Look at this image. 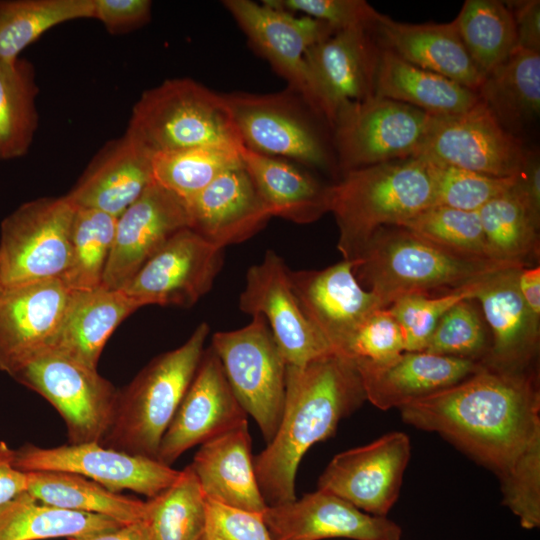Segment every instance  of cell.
Masks as SVG:
<instances>
[{"mask_svg": "<svg viewBox=\"0 0 540 540\" xmlns=\"http://www.w3.org/2000/svg\"><path fill=\"white\" fill-rule=\"evenodd\" d=\"M153 182L151 156L125 133L99 150L66 196L118 218Z\"/></svg>", "mask_w": 540, "mask_h": 540, "instance_id": "cell-28", "label": "cell"}, {"mask_svg": "<svg viewBox=\"0 0 540 540\" xmlns=\"http://www.w3.org/2000/svg\"><path fill=\"white\" fill-rule=\"evenodd\" d=\"M293 14H303L332 27L335 31L364 28L371 30L378 14L363 0H265Z\"/></svg>", "mask_w": 540, "mask_h": 540, "instance_id": "cell-48", "label": "cell"}, {"mask_svg": "<svg viewBox=\"0 0 540 540\" xmlns=\"http://www.w3.org/2000/svg\"><path fill=\"white\" fill-rule=\"evenodd\" d=\"M410 455L409 437L400 431L389 432L335 455L320 475L318 489L365 513L386 517L399 497Z\"/></svg>", "mask_w": 540, "mask_h": 540, "instance_id": "cell-16", "label": "cell"}, {"mask_svg": "<svg viewBox=\"0 0 540 540\" xmlns=\"http://www.w3.org/2000/svg\"><path fill=\"white\" fill-rule=\"evenodd\" d=\"M186 206L190 228L223 249L249 239L272 218L243 164L218 176Z\"/></svg>", "mask_w": 540, "mask_h": 540, "instance_id": "cell-25", "label": "cell"}, {"mask_svg": "<svg viewBox=\"0 0 540 540\" xmlns=\"http://www.w3.org/2000/svg\"><path fill=\"white\" fill-rule=\"evenodd\" d=\"M149 0H94V18L113 34L127 32L150 19Z\"/></svg>", "mask_w": 540, "mask_h": 540, "instance_id": "cell-50", "label": "cell"}, {"mask_svg": "<svg viewBox=\"0 0 540 540\" xmlns=\"http://www.w3.org/2000/svg\"><path fill=\"white\" fill-rule=\"evenodd\" d=\"M404 351V336L398 321L388 308H382L371 313L336 353L352 362L384 363Z\"/></svg>", "mask_w": 540, "mask_h": 540, "instance_id": "cell-47", "label": "cell"}, {"mask_svg": "<svg viewBox=\"0 0 540 540\" xmlns=\"http://www.w3.org/2000/svg\"><path fill=\"white\" fill-rule=\"evenodd\" d=\"M186 227H190L186 202L154 181L117 218L101 286L121 290L172 235Z\"/></svg>", "mask_w": 540, "mask_h": 540, "instance_id": "cell-21", "label": "cell"}, {"mask_svg": "<svg viewBox=\"0 0 540 540\" xmlns=\"http://www.w3.org/2000/svg\"><path fill=\"white\" fill-rule=\"evenodd\" d=\"M253 49L266 59L288 87L311 99L305 52L335 30L308 16H298L278 7L250 0L222 2ZM315 108V107H314ZM316 109V108H315Z\"/></svg>", "mask_w": 540, "mask_h": 540, "instance_id": "cell-20", "label": "cell"}, {"mask_svg": "<svg viewBox=\"0 0 540 540\" xmlns=\"http://www.w3.org/2000/svg\"><path fill=\"white\" fill-rule=\"evenodd\" d=\"M490 348V337L474 299L452 306L438 321L425 352L483 361Z\"/></svg>", "mask_w": 540, "mask_h": 540, "instance_id": "cell-44", "label": "cell"}, {"mask_svg": "<svg viewBox=\"0 0 540 540\" xmlns=\"http://www.w3.org/2000/svg\"><path fill=\"white\" fill-rule=\"evenodd\" d=\"M117 218L103 211L76 208L71 230V260L60 279L70 290L102 285Z\"/></svg>", "mask_w": 540, "mask_h": 540, "instance_id": "cell-42", "label": "cell"}, {"mask_svg": "<svg viewBox=\"0 0 540 540\" xmlns=\"http://www.w3.org/2000/svg\"><path fill=\"white\" fill-rule=\"evenodd\" d=\"M120 525L103 515L42 503L27 491L0 507V540H68Z\"/></svg>", "mask_w": 540, "mask_h": 540, "instance_id": "cell-35", "label": "cell"}, {"mask_svg": "<svg viewBox=\"0 0 540 540\" xmlns=\"http://www.w3.org/2000/svg\"><path fill=\"white\" fill-rule=\"evenodd\" d=\"M139 306L120 290L99 286L71 290L50 352L97 369L102 350L118 325Z\"/></svg>", "mask_w": 540, "mask_h": 540, "instance_id": "cell-30", "label": "cell"}, {"mask_svg": "<svg viewBox=\"0 0 540 540\" xmlns=\"http://www.w3.org/2000/svg\"><path fill=\"white\" fill-rule=\"evenodd\" d=\"M263 519L273 540H400L402 536L396 522L365 513L320 489L268 506Z\"/></svg>", "mask_w": 540, "mask_h": 540, "instance_id": "cell-22", "label": "cell"}, {"mask_svg": "<svg viewBox=\"0 0 540 540\" xmlns=\"http://www.w3.org/2000/svg\"><path fill=\"white\" fill-rule=\"evenodd\" d=\"M208 334V324H199L185 343L152 359L119 390L114 419L101 445L157 460L162 437L196 373Z\"/></svg>", "mask_w": 540, "mask_h": 540, "instance_id": "cell-5", "label": "cell"}, {"mask_svg": "<svg viewBox=\"0 0 540 540\" xmlns=\"http://www.w3.org/2000/svg\"><path fill=\"white\" fill-rule=\"evenodd\" d=\"M519 268L489 276L474 299L481 306L491 333L489 351L481 362L501 369L532 368L539 351L540 318L530 311L519 293Z\"/></svg>", "mask_w": 540, "mask_h": 540, "instance_id": "cell-26", "label": "cell"}, {"mask_svg": "<svg viewBox=\"0 0 540 540\" xmlns=\"http://www.w3.org/2000/svg\"><path fill=\"white\" fill-rule=\"evenodd\" d=\"M210 346L240 405L269 443L283 413L287 364L265 318L253 315L242 328L214 333Z\"/></svg>", "mask_w": 540, "mask_h": 540, "instance_id": "cell-9", "label": "cell"}, {"mask_svg": "<svg viewBox=\"0 0 540 540\" xmlns=\"http://www.w3.org/2000/svg\"><path fill=\"white\" fill-rule=\"evenodd\" d=\"M198 540L273 539L263 513L238 509L206 498L205 523Z\"/></svg>", "mask_w": 540, "mask_h": 540, "instance_id": "cell-49", "label": "cell"}, {"mask_svg": "<svg viewBox=\"0 0 540 540\" xmlns=\"http://www.w3.org/2000/svg\"><path fill=\"white\" fill-rule=\"evenodd\" d=\"M223 248L190 227L172 235L120 290L139 308H188L209 292L223 264Z\"/></svg>", "mask_w": 540, "mask_h": 540, "instance_id": "cell-12", "label": "cell"}, {"mask_svg": "<svg viewBox=\"0 0 540 540\" xmlns=\"http://www.w3.org/2000/svg\"><path fill=\"white\" fill-rule=\"evenodd\" d=\"M478 214L496 260L533 266L540 252V217L512 188L486 203Z\"/></svg>", "mask_w": 540, "mask_h": 540, "instance_id": "cell-36", "label": "cell"}, {"mask_svg": "<svg viewBox=\"0 0 540 540\" xmlns=\"http://www.w3.org/2000/svg\"><path fill=\"white\" fill-rule=\"evenodd\" d=\"M515 22L517 48L540 52V1H505Z\"/></svg>", "mask_w": 540, "mask_h": 540, "instance_id": "cell-51", "label": "cell"}, {"mask_svg": "<svg viewBox=\"0 0 540 540\" xmlns=\"http://www.w3.org/2000/svg\"><path fill=\"white\" fill-rule=\"evenodd\" d=\"M525 149L479 99L465 112L437 116L417 157L489 176L513 177Z\"/></svg>", "mask_w": 540, "mask_h": 540, "instance_id": "cell-14", "label": "cell"}, {"mask_svg": "<svg viewBox=\"0 0 540 540\" xmlns=\"http://www.w3.org/2000/svg\"><path fill=\"white\" fill-rule=\"evenodd\" d=\"M14 466L24 472L74 473L110 491L130 490L148 499L166 490L180 474V470L156 459L129 454L97 442L51 448L28 443L14 450Z\"/></svg>", "mask_w": 540, "mask_h": 540, "instance_id": "cell-13", "label": "cell"}, {"mask_svg": "<svg viewBox=\"0 0 540 540\" xmlns=\"http://www.w3.org/2000/svg\"><path fill=\"white\" fill-rule=\"evenodd\" d=\"M512 190L528 208L540 217V155L538 149H525Z\"/></svg>", "mask_w": 540, "mask_h": 540, "instance_id": "cell-52", "label": "cell"}, {"mask_svg": "<svg viewBox=\"0 0 540 540\" xmlns=\"http://www.w3.org/2000/svg\"><path fill=\"white\" fill-rule=\"evenodd\" d=\"M477 94L499 124L518 137L539 118L540 52L517 48L485 76Z\"/></svg>", "mask_w": 540, "mask_h": 540, "instance_id": "cell-33", "label": "cell"}, {"mask_svg": "<svg viewBox=\"0 0 540 540\" xmlns=\"http://www.w3.org/2000/svg\"><path fill=\"white\" fill-rule=\"evenodd\" d=\"M240 155L272 217L309 224L329 212L330 185L291 161L241 147Z\"/></svg>", "mask_w": 540, "mask_h": 540, "instance_id": "cell-31", "label": "cell"}, {"mask_svg": "<svg viewBox=\"0 0 540 540\" xmlns=\"http://www.w3.org/2000/svg\"><path fill=\"white\" fill-rule=\"evenodd\" d=\"M125 133L150 156L203 146L242 147L223 93L187 77L144 91Z\"/></svg>", "mask_w": 540, "mask_h": 540, "instance_id": "cell-6", "label": "cell"}, {"mask_svg": "<svg viewBox=\"0 0 540 540\" xmlns=\"http://www.w3.org/2000/svg\"><path fill=\"white\" fill-rule=\"evenodd\" d=\"M375 96L395 100L434 116H451L467 111L478 94L442 75L413 65L380 47Z\"/></svg>", "mask_w": 540, "mask_h": 540, "instance_id": "cell-32", "label": "cell"}, {"mask_svg": "<svg viewBox=\"0 0 540 540\" xmlns=\"http://www.w3.org/2000/svg\"><path fill=\"white\" fill-rule=\"evenodd\" d=\"M491 275L449 293L405 296L389 306V311L402 329L405 351H424L440 318L458 302L475 299Z\"/></svg>", "mask_w": 540, "mask_h": 540, "instance_id": "cell-45", "label": "cell"}, {"mask_svg": "<svg viewBox=\"0 0 540 540\" xmlns=\"http://www.w3.org/2000/svg\"><path fill=\"white\" fill-rule=\"evenodd\" d=\"M516 282L524 303L536 317L540 318V266L520 267Z\"/></svg>", "mask_w": 540, "mask_h": 540, "instance_id": "cell-54", "label": "cell"}, {"mask_svg": "<svg viewBox=\"0 0 540 540\" xmlns=\"http://www.w3.org/2000/svg\"><path fill=\"white\" fill-rule=\"evenodd\" d=\"M11 377L58 411L66 425L68 444L101 443L105 438L114 419L119 390L97 369L48 352Z\"/></svg>", "mask_w": 540, "mask_h": 540, "instance_id": "cell-11", "label": "cell"}, {"mask_svg": "<svg viewBox=\"0 0 540 540\" xmlns=\"http://www.w3.org/2000/svg\"><path fill=\"white\" fill-rule=\"evenodd\" d=\"M223 96L243 147L339 177L331 127L298 91Z\"/></svg>", "mask_w": 540, "mask_h": 540, "instance_id": "cell-7", "label": "cell"}, {"mask_svg": "<svg viewBox=\"0 0 540 540\" xmlns=\"http://www.w3.org/2000/svg\"><path fill=\"white\" fill-rule=\"evenodd\" d=\"M364 401L354 364L340 354L332 352L303 366L287 365L279 427L264 450L253 457L268 506L296 499V473L306 452L333 436L339 422Z\"/></svg>", "mask_w": 540, "mask_h": 540, "instance_id": "cell-2", "label": "cell"}, {"mask_svg": "<svg viewBox=\"0 0 540 540\" xmlns=\"http://www.w3.org/2000/svg\"><path fill=\"white\" fill-rule=\"evenodd\" d=\"M27 475V492L42 503L103 515L121 524L145 519L147 501L110 491L84 476L61 471H35Z\"/></svg>", "mask_w": 540, "mask_h": 540, "instance_id": "cell-34", "label": "cell"}, {"mask_svg": "<svg viewBox=\"0 0 540 540\" xmlns=\"http://www.w3.org/2000/svg\"><path fill=\"white\" fill-rule=\"evenodd\" d=\"M38 91L31 62H0V159L28 152L38 126Z\"/></svg>", "mask_w": 540, "mask_h": 540, "instance_id": "cell-39", "label": "cell"}, {"mask_svg": "<svg viewBox=\"0 0 540 540\" xmlns=\"http://www.w3.org/2000/svg\"><path fill=\"white\" fill-rule=\"evenodd\" d=\"M366 400L381 410L401 407L452 387L470 375L481 361L404 351L384 363L352 362Z\"/></svg>", "mask_w": 540, "mask_h": 540, "instance_id": "cell-24", "label": "cell"}, {"mask_svg": "<svg viewBox=\"0 0 540 540\" xmlns=\"http://www.w3.org/2000/svg\"><path fill=\"white\" fill-rule=\"evenodd\" d=\"M436 118L379 96L343 107L331 124L339 176L357 168L417 157Z\"/></svg>", "mask_w": 540, "mask_h": 540, "instance_id": "cell-8", "label": "cell"}, {"mask_svg": "<svg viewBox=\"0 0 540 540\" xmlns=\"http://www.w3.org/2000/svg\"><path fill=\"white\" fill-rule=\"evenodd\" d=\"M68 540H154L145 520L122 524L114 529Z\"/></svg>", "mask_w": 540, "mask_h": 540, "instance_id": "cell-55", "label": "cell"}, {"mask_svg": "<svg viewBox=\"0 0 540 540\" xmlns=\"http://www.w3.org/2000/svg\"><path fill=\"white\" fill-rule=\"evenodd\" d=\"M371 33L381 48L476 93L485 78L470 57L453 21L412 24L378 12Z\"/></svg>", "mask_w": 540, "mask_h": 540, "instance_id": "cell-27", "label": "cell"}, {"mask_svg": "<svg viewBox=\"0 0 540 540\" xmlns=\"http://www.w3.org/2000/svg\"><path fill=\"white\" fill-rule=\"evenodd\" d=\"M352 263L356 279L382 308L405 296L449 293L495 272L524 266L465 257L401 226L377 230Z\"/></svg>", "mask_w": 540, "mask_h": 540, "instance_id": "cell-3", "label": "cell"}, {"mask_svg": "<svg viewBox=\"0 0 540 540\" xmlns=\"http://www.w3.org/2000/svg\"><path fill=\"white\" fill-rule=\"evenodd\" d=\"M402 420L442 436L493 472L500 488L540 468V390L535 368L481 362L460 383L399 409Z\"/></svg>", "mask_w": 540, "mask_h": 540, "instance_id": "cell-1", "label": "cell"}, {"mask_svg": "<svg viewBox=\"0 0 540 540\" xmlns=\"http://www.w3.org/2000/svg\"><path fill=\"white\" fill-rule=\"evenodd\" d=\"M76 207L66 195L20 205L0 227V287L61 279L71 260Z\"/></svg>", "mask_w": 540, "mask_h": 540, "instance_id": "cell-10", "label": "cell"}, {"mask_svg": "<svg viewBox=\"0 0 540 540\" xmlns=\"http://www.w3.org/2000/svg\"><path fill=\"white\" fill-rule=\"evenodd\" d=\"M380 46L371 30H339L305 52L311 99L330 127L339 110L375 96Z\"/></svg>", "mask_w": 540, "mask_h": 540, "instance_id": "cell-17", "label": "cell"}, {"mask_svg": "<svg viewBox=\"0 0 540 540\" xmlns=\"http://www.w3.org/2000/svg\"><path fill=\"white\" fill-rule=\"evenodd\" d=\"M425 161L434 184V206L478 211L492 199L508 192L515 183V176L494 177Z\"/></svg>", "mask_w": 540, "mask_h": 540, "instance_id": "cell-46", "label": "cell"}, {"mask_svg": "<svg viewBox=\"0 0 540 540\" xmlns=\"http://www.w3.org/2000/svg\"><path fill=\"white\" fill-rule=\"evenodd\" d=\"M399 226L456 254L502 262L494 258L489 248L478 211L435 205L419 212Z\"/></svg>", "mask_w": 540, "mask_h": 540, "instance_id": "cell-43", "label": "cell"}, {"mask_svg": "<svg viewBox=\"0 0 540 540\" xmlns=\"http://www.w3.org/2000/svg\"><path fill=\"white\" fill-rule=\"evenodd\" d=\"M189 465L207 499L255 513L268 507L254 470L248 422L201 444Z\"/></svg>", "mask_w": 540, "mask_h": 540, "instance_id": "cell-29", "label": "cell"}, {"mask_svg": "<svg viewBox=\"0 0 540 540\" xmlns=\"http://www.w3.org/2000/svg\"><path fill=\"white\" fill-rule=\"evenodd\" d=\"M247 418L209 346L162 437L157 460L171 466L188 449L248 422Z\"/></svg>", "mask_w": 540, "mask_h": 540, "instance_id": "cell-19", "label": "cell"}, {"mask_svg": "<svg viewBox=\"0 0 540 540\" xmlns=\"http://www.w3.org/2000/svg\"><path fill=\"white\" fill-rule=\"evenodd\" d=\"M434 204V184L423 158L346 171L330 184L329 212L339 228L337 248L344 260L353 262L377 230L399 226Z\"/></svg>", "mask_w": 540, "mask_h": 540, "instance_id": "cell-4", "label": "cell"}, {"mask_svg": "<svg viewBox=\"0 0 540 540\" xmlns=\"http://www.w3.org/2000/svg\"><path fill=\"white\" fill-rule=\"evenodd\" d=\"M28 475L14 466V450L0 441V507L27 491Z\"/></svg>", "mask_w": 540, "mask_h": 540, "instance_id": "cell-53", "label": "cell"}, {"mask_svg": "<svg viewBox=\"0 0 540 540\" xmlns=\"http://www.w3.org/2000/svg\"><path fill=\"white\" fill-rule=\"evenodd\" d=\"M239 308L265 318L287 365L303 366L334 352L304 313L291 284L290 269L272 250L248 269Z\"/></svg>", "mask_w": 540, "mask_h": 540, "instance_id": "cell-15", "label": "cell"}, {"mask_svg": "<svg viewBox=\"0 0 540 540\" xmlns=\"http://www.w3.org/2000/svg\"><path fill=\"white\" fill-rule=\"evenodd\" d=\"M83 18H94V0H0V62H15L52 27Z\"/></svg>", "mask_w": 540, "mask_h": 540, "instance_id": "cell-37", "label": "cell"}, {"mask_svg": "<svg viewBox=\"0 0 540 540\" xmlns=\"http://www.w3.org/2000/svg\"><path fill=\"white\" fill-rule=\"evenodd\" d=\"M71 290L50 279L0 287V370L12 376L51 351Z\"/></svg>", "mask_w": 540, "mask_h": 540, "instance_id": "cell-18", "label": "cell"}, {"mask_svg": "<svg viewBox=\"0 0 540 540\" xmlns=\"http://www.w3.org/2000/svg\"><path fill=\"white\" fill-rule=\"evenodd\" d=\"M290 280L307 318L335 353L371 313L382 309L356 279L353 263L344 259L320 270H290Z\"/></svg>", "mask_w": 540, "mask_h": 540, "instance_id": "cell-23", "label": "cell"}, {"mask_svg": "<svg viewBox=\"0 0 540 540\" xmlns=\"http://www.w3.org/2000/svg\"><path fill=\"white\" fill-rule=\"evenodd\" d=\"M240 149L203 146L154 154V181L187 202L218 176L242 165Z\"/></svg>", "mask_w": 540, "mask_h": 540, "instance_id": "cell-40", "label": "cell"}, {"mask_svg": "<svg viewBox=\"0 0 540 540\" xmlns=\"http://www.w3.org/2000/svg\"><path fill=\"white\" fill-rule=\"evenodd\" d=\"M453 22L484 76L517 49L515 22L505 1L466 0Z\"/></svg>", "mask_w": 540, "mask_h": 540, "instance_id": "cell-38", "label": "cell"}, {"mask_svg": "<svg viewBox=\"0 0 540 540\" xmlns=\"http://www.w3.org/2000/svg\"><path fill=\"white\" fill-rule=\"evenodd\" d=\"M147 501V522L154 540H198L205 523L206 498L190 465L172 485Z\"/></svg>", "mask_w": 540, "mask_h": 540, "instance_id": "cell-41", "label": "cell"}]
</instances>
